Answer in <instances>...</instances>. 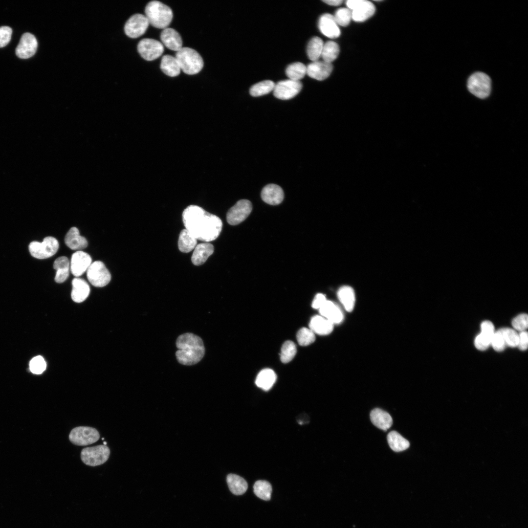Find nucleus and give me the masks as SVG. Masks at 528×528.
<instances>
[{"mask_svg":"<svg viewBox=\"0 0 528 528\" xmlns=\"http://www.w3.org/2000/svg\"><path fill=\"white\" fill-rule=\"evenodd\" d=\"M512 325L517 330L520 331H525L527 329L528 325V315L525 313L518 315L512 321Z\"/></svg>","mask_w":528,"mask_h":528,"instance_id":"nucleus-46","label":"nucleus"},{"mask_svg":"<svg viewBox=\"0 0 528 528\" xmlns=\"http://www.w3.org/2000/svg\"><path fill=\"white\" fill-rule=\"evenodd\" d=\"M252 206L247 199H241L228 210L226 219L232 225H237L244 220L251 212Z\"/></svg>","mask_w":528,"mask_h":528,"instance_id":"nucleus-12","label":"nucleus"},{"mask_svg":"<svg viewBox=\"0 0 528 528\" xmlns=\"http://www.w3.org/2000/svg\"><path fill=\"white\" fill-rule=\"evenodd\" d=\"M149 24L146 17L141 14L132 15L126 22L125 33L131 38H137L144 34Z\"/></svg>","mask_w":528,"mask_h":528,"instance_id":"nucleus-14","label":"nucleus"},{"mask_svg":"<svg viewBox=\"0 0 528 528\" xmlns=\"http://www.w3.org/2000/svg\"><path fill=\"white\" fill-rule=\"evenodd\" d=\"M528 335L526 331H521L519 334V342L518 346L521 351H525L528 348Z\"/></svg>","mask_w":528,"mask_h":528,"instance_id":"nucleus-48","label":"nucleus"},{"mask_svg":"<svg viewBox=\"0 0 528 528\" xmlns=\"http://www.w3.org/2000/svg\"><path fill=\"white\" fill-rule=\"evenodd\" d=\"M306 68V74L308 76L319 81H322L330 75L333 66L331 63L317 60L309 64Z\"/></svg>","mask_w":528,"mask_h":528,"instance_id":"nucleus-17","label":"nucleus"},{"mask_svg":"<svg viewBox=\"0 0 528 528\" xmlns=\"http://www.w3.org/2000/svg\"><path fill=\"white\" fill-rule=\"evenodd\" d=\"M275 85V83L270 80L263 81L252 86L250 89L249 93L253 97L267 94L273 90Z\"/></svg>","mask_w":528,"mask_h":528,"instance_id":"nucleus-38","label":"nucleus"},{"mask_svg":"<svg viewBox=\"0 0 528 528\" xmlns=\"http://www.w3.org/2000/svg\"><path fill=\"white\" fill-rule=\"evenodd\" d=\"M306 66L301 62L291 64L286 68V73L289 79L300 81L306 74Z\"/></svg>","mask_w":528,"mask_h":528,"instance_id":"nucleus-37","label":"nucleus"},{"mask_svg":"<svg viewBox=\"0 0 528 528\" xmlns=\"http://www.w3.org/2000/svg\"><path fill=\"white\" fill-rule=\"evenodd\" d=\"M145 13L149 24L161 29L167 28L173 17L172 9L168 6L157 0L149 2L145 7Z\"/></svg>","mask_w":528,"mask_h":528,"instance_id":"nucleus-3","label":"nucleus"},{"mask_svg":"<svg viewBox=\"0 0 528 528\" xmlns=\"http://www.w3.org/2000/svg\"><path fill=\"white\" fill-rule=\"evenodd\" d=\"M160 68L163 73L170 77H176L178 75L181 70L176 57L168 54L162 57Z\"/></svg>","mask_w":528,"mask_h":528,"instance_id":"nucleus-28","label":"nucleus"},{"mask_svg":"<svg viewBox=\"0 0 528 528\" xmlns=\"http://www.w3.org/2000/svg\"><path fill=\"white\" fill-rule=\"evenodd\" d=\"M197 244V239L187 229L182 230L179 234L178 247L183 253H188L195 249Z\"/></svg>","mask_w":528,"mask_h":528,"instance_id":"nucleus-32","label":"nucleus"},{"mask_svg":"<svg viewBox=\"0 0 528 528\" xmlns=\"http://www.w3.org/2000/svg\"><path fill=\"white\" fill-rule=\"evenodd\" d=\"M31 372L34 374H41L46 367V364L44 358L41 356H37L33 358L29 363Z\"/></svg>","mask_w":528,"mask_h":528,"instance_id":"nucleus-44","label":"nucleus"},{"mask_svg":"<svg viewBox=\"0 0 528 528\" xmlns=\"http://www.w3.org/2000/svg\"><path fill=\"white\" fill-rule=\"evenodd\" d=\"M297 339L300 345L306 346L314 342L315 333L310 329L302 328L297 332Z\"/></svg>","mask_w":528,"mask_h":528,"instance_id":"nucleus-40","label":"nucleus"},{"mask_svg":"<svg viewBox=\"0 0 528 528\" xmlns=\"http://www.w3.org/2000/svg\"><path fill=\"white\" fill-rule=\"evenodd\" d=\"M65 242L70 249L78 251L85 249L88 244L86 239L80 235L79 230L75 227H71L67 232Z\"/></svg>","mask_w":528,"mask_h":528,"instance_id":"nucleus-22","label":"nucleus"},{"mask_svg":"<svg viewBox=\"0 0 528 528\" xmlns=\"http://www.w3.org/2000/svg\"><path fill=\"white\" fill-rule=\"evenodd\" d=\"M110 455V450L106 445H99L83 449L81 458L86 465L95 466L104 463Z\"/></svg>","mask_w":528,"mask_h":528,"instance_id":"nucleus-6","label":"nucleus"},{"mask_svg":"<svg viewBox=\"0 0 528 528\" xmlns=\"http://www.w3.org/2000/svg\"><path fill=\"white\" fill-rule=\"evenodd\" d=\"M469 91L476 97H487L491 91V80L486 74L478 72L472 74L467 81Z\"/></svg>","mask_w":528,"mask_h":528,"instance_id":"nucleus-7","label":"nucleus"},{"mask_svg":"<svg viewBox=\"0 0 528 528\" xmlns=\"http://www.w3.org/2000/svg\"><path fill=\"white\" fill-rule=\"evenodd\" d=\"M100 438L99 433L97 429L88 426H78L75 427L70 431L69 439L73 444L85 446L96 442Z\"/></svg>","mask_w":528,"mask_h":528,"instance_id":"nucleus-8","label":"nucleus"},{"mask_svg":"<svg viewBox=\"0 0 528 528\" xmlns=\"http://www.w3.org/2000/svg\"><path fill=\"white\" fill-rule=\"evenodd\" d=\"M261 198L267 204L275 205L281 203L284 198L282 188L275 184H269L264 186L261 192Z\"/></svg>","mask_w":528,"mask_h":528,"instance_id":"nucleus-19","label":"nucleus"},{"mask_svg":"<svg viewBox=\"0 0 528 528\" xmlns=\"http://www.w3.org/2000/svg\"><path fill=\"white\" fill-rule=\"evenodd\" d=\"M309 329L319 335H328L333 329V324L321 315L313 316L309 323Z\"/></svg>","mask_w":528,"mask_h":528,"instance_id":"nucleus-26","label":"nucleus"},{"mask_svg":"<svg viewBox=\"0 0 528 528\" xmlns=\"http://www.w3.org/2000/svg\"><path fill=\"white\" fill-rule=\"evenodd\" d=\"M253 490L258 498L264 501L270 499L272 489L268 482L265 480L256 481L253 486Z\"/></svg>","mask_w":528,"mask_h":528,"instance_id":"nucleus-36","label":"nucleus"},{"mask_svg":"<svg viewBox=\"0 0 528 528\" xmlns=\"http://www.w3.org/2000/svg\"><path fill=\"white\" fill-rule=\"evenodd\" d=\"M296 347L291 341H286L283 345L280 353V359L284 363L290 362L296 353Z\"/></svg>","mask_w":528,"mask_h":528,"instance_id":"nucleus-39","label":"nucleus"},{"mask_svg":"<svg viewBox=\"0 0 528 528\" xmlns=\"http://www.w3.org/2000/svg\"><path fill=\"white\" fill-rule=\"evenodd\" d=\"M323 1L331 6H338L343 2L342 0H326Z\"/></svg>","mask_w":528,"mask_h":528,"instance_id":"nucleus-50","label":"nucleus"},{"mask_svg":"<svg viewBox=\"0 0 528 528\" xmlns=\"http://www.w3.org/2000/svg\"><path fill=\"white\" fill-rule=\"evenodd\" d=\"M53 268L56 270L55 282L57 283L64 282L69 274L70 262L68 258L65 256L57 258L54 262Z\"/></svg>","mask_w":528,"mask_h":528,"instance_id":"nucleus-27","label":"nucleus"},{"mask_svg":"<svg viewBox=\"0 0 528 528\" xmlns=\"http://www.w3.org/2000/svg\"><path fill=\"white\" fill-rule=\"evenodd\" d=\"M177 350L176 356L178 362L183 365L191 366L199 362L205 354V347L198 336L187 332L180 335L176 342Z\"/></svg>","mask_w":528,"mask_h":528,"instance_id":"nucleus-2","label":"nucleus"},{"mask_svg":"<svg viewBox=\"0 0 528 528\" xmlns=\"http://www.w3.org/2000/svg\"><path fill=\"white\" fill-rule=\"evenodd\" d=\"M227 483L230 491L236 495L244 494L248 488L246 481L241 476L230 474L226 478Z\"/></svg>","mask_w":528,"mask_h":528,"instance_id":"nucleus-31","label":"nucleus"},{"mask_svg":"<svg viewBox=\"0 0 528 528\" xmlns=\"http://www.w3.org/2000/svg\"><path fill=\"white\" fill-rule=\"evenodd\" d=\"M339 52L338 44L335 42L330 41L324 44L321 56L323 61L331 63L337 58Z\"/></svg>","mask_w":528,"mask_h":528,"instance_id":"nucleus-35","label":"nucleus"},{"mask_svg":"<svg viewBox=\"0 0 528 528\" xmlns=\"http://www.w3.org/2000/svg\"><path fill=\"white\" fill-rule=\"evenodd\" d=\"M500 330L503 335L506 345L510 347L518 346L519 334L515 330L508 328H502Z\"/></svg>","mask_w":528,"mask_h":528,"instance_id":"nucleus-43","label":"nucleus"},{"mask_svg":"<svg viewBox=\"0 0 528 528\" xmlns=\"http://www.w3.org/2000/svg\"><path fill=\"white\" fill-rule=\"evenodd\" d=\"M92 262L91 257L81 250L74 253L71 258L70 269L76 277L81 276L88 270Z\"/></svg>","mask_w":528,"mask_h":528,"instance_id":"nucleus-16","label":"nucleus"},{"mask_svg":"<svg viewBox=\"0 0 528 528\" xmlns=\"http://www.w3.org/2000/svg\"><path fill=\"white\" fill-rule=\"evenodd\" d=\"M327 301L325 296L322 293H318L315 296L312 307L315 309H319Z\"/></svg>","mask_w":528,"mask_h":528,"instance_id":"nucleus-49","label":"nucleus"},{"mask_svg":"<svg viewBox=\"0 0 528 528\" xmlns=\"http://www.w3.org/2000/svg\"><path fill=\"white\" fill-rule=\"evenodd\" d=\"M337 296L346 311L351 312L353 309L355 302V293L351 286L341 287L338 291Z\"/></svg>","mask_w":528,"mask_h":528,"instance_id":"nucleus-29","label":"nucleus"},{"mask_svg":"<svg viewBox=\"0 0 528 528\" xmlns=\"http://www.w3.org/2000/svg\"><path fill=\"white\" fill-rule=\"evenodd\" d=\"M494 333L481 331V333L476 336L475 339L474 344L476 348L480 351H484L487 349L491 344V340Z\"/></svg>","mask_w":528,"mask_h":528,"instance_id":"nucleus-41","label":"nucleus"},{"mask_svg":"<svg viewBox=\"0 0 528 528\" xmlns=\"http://www.w3.org/2000/svg\"><path fill=\"white\" fill-rule=\"evenodd\" d=\"M59 242L53 237H46L42 242L33 241L30 242L28 249L30 254L34 258L44 259L54 255L59 249Z\"/></svg>","mask_w":528,"mask_h":528,"instance_id":"nucleus-5","label":"nucleus"},{"mask_svg":"<svg viewBox=\"0 0 528 528\" xmlns=\"http://www.w3.org/2000/svg\"><path fill=\"white\" fill-rule=\"evenodd\" d=\"M137 50L140 56L147 61L159 58L164 52L163 44L154 39H143L138 44Z\"/></svg>","mask_w":528,"mask_h":528,"instance_id":"nucleus-11","label":"nucleus"},{"mask_svg":"<svg viewBox=\"0 0 528 528\" xmlns=\"http://www.w3.org/2000/svg\"><path fill=\"white\" fill-rule=\"evenodd\" d=\"M38 42L35 37L30 33L23 34L16 47V54L22 59H27L33 56L36 52Z\"/></svg>","mask_w":528,"mask_h":528,"instance_id":"nucleus-15","label":"nucleus"},{"mask_svg":"<svg viewBox=\"0 0 528 528\" xmlns=\"http://www.w3.org/2000/svg\"><path fill=\"white\" fill-rule=\"evenodd\" d=\"M72 289L71 298L76 303H81L85 301L90 292V288L87 282L84 279L76 277L72 281Z\"/></svg>","mask_w":528,"mask_h":528,"instance_id":"nucleus-23","label":"nucleus"},{"mask_svg":"<svg viewBox=\"0 0 528 528\" xmlns=\"http://www.w3.org/2000/svg\"><path fill=\"white\" fill-rule=\"evenodd\" d=\"M346 5L352 11V19L356 22H364L374 13L375 6L372 2L367 0H348Z\"/></svg>","mask_w":528,"mask_h":528,"instance_id":"nucleus-9","label":"nucleus"},{"mask_svg":"<svg viewBox=\"0 0 528 528\" xmlns=\"http://www.w3.org/2000/svg\"><path fill=\"white\" fill-rule=\"evenodd\" d=\"M103 444H104V445H106V444H107V442H106V441H104V443H103Z\"/></svg>","mask_w":528,"mask_h":528,"instance_id":"nucleus-51","label":"nucleus"},{"mask_svg":"<svg viewBox=\"0 0 528 528\" xmlns=\"http://www.w3.org/2000/svg\"><path fill=\"white\" fill-rule=\"evenodd\" d=\"M182 220L186 229L197 240L205 242L215 240L222 228L220 218L195 205L184 210Z\"/></svg>","mask_w":528,"mask_h":528,"instance_id":"nucleus-1","label":"nucleus"},{"mask_svg":"<svg viewBox=\"0 0 528 528\" xmlns=\"http://www.w3.org/2000/svg\"><path fill=\"white\" fill-rule=\"evenodd\" d=\"M175 57L178 61L181 70L188 75L198 73L203 66V61L199 54L195 50L182 47L176 52Z\"/></svg>","mask_w":528,"mask_h":528,"instance_id":"nucleus-4","label":"nucleus"},{"mask_svg":"<svg viewBox=\"0 0 528 528\" xmlns=\"http://www.w3.org/2000/svg\"><path fill=\"white\" fill-rule=\"evenodd\" d=\"M318 27L321 32L330 39L338 38L340 30L333 15L326 13L321 15L318 21Z\"/></svg>","mask_w":528,"mask_h":528,"instance_id":"nucleus-18","label":"nucleus"},{"mask_svg":"<svg viewBox=\"0 0 528 528\" xmlns=\"http://www.w3.org/2000/svg\"><path fill=\"white\" fill-rule=\"evenodd\" d=\"M387 441L390 448L396 452L405 450L410 446L409 442L395 431L389 433Z\"/></svg>","mask_w":528,"mask_h":528,"instance_id":"nucleus-33","label":"nucleus"},{"mask_svg":"<svg viewBox=\"0 0 528 528\" xmlns=\"http://www.w3.org/2000/svg\"><path fill=\"white\" fill-rule=\"evenodd\" d=\"M88 280L94 286L101 287L107 285L111 280V275L104 264L96 261L91 264L87 270Z\"/></svg>","mask_w":528,"mask_h":528,"instance_id":"nucleus-10","label":"nucleus"},{"mask_svg":"<svg viewBox=\"0 0 528 528\" xmlns=\"http://www.w3.org/2000/svg\"><path fill=\"white\" fill-rule=\"evenodd\" d=\"M277 376L271 369H265L258 374L255 383L256 385L264 391L269 390L276 380Z\"/></svg>","mask_w":528,"mask_h":528,"instance_id":"nucleus-30","label":"nucleus"},{"mask_svg":"<svg viewBox=\"0 0 528 528\" xmlns=\"http://www.w3.org/2000/svg\"><path fill=\"white\" fill-rule=\"evenodd\" d=\"M214 252L213 245L208 242H202L196 245L193 253L191 261L195 265L203 264Z\"/></svg>","mask_w":528,"mask_h":528,"instance_id":"nucleus-24","label":"nucleus"},{"mask_svg":"<svg viewBox=\"0 0 528 528\" xmlns=\"http://www.w3.org/2000/svg\"><path fill=\"white\" fill-rule=\"evenodd\" d=\"M370 418L374 425L384 431L389 429L393 424V419L390 415L379 408L374 409L371 412Z\"/></svg>","mask_w":528,"mask_h":528,"instance_id":"nucleus-25","label":"nucleus"},{"mask_svg":"<svg viewBox=\"0 0 528 528\" xmlns=\"http://www.w3.org/2000/svg\"><path fill=\"white\" fill-rule=\"evenodd\" d=\"M491 344L496 351L502 352L505 349L506 343L500 329L494 333Z\"/></svg>","mask_w":528,"mask_h":528,"instance_id":"nucleus-45","label":"nucleus"},{"mask_svg":"<svg viewBox=\"0 0 528 528\" xmlns=\"http://www.w3.org/2000/svg\"><path fill=\"white\" fill-rule=\"evenodd\" d=\"M302 88L300 81L287 79L281 81L275 85L273 94L277 98L288 100L297 95Z\"/></svg>","mask_w":528,"mask_h":528,"instance_id":"nucleus-13","label":"nucleus"},{"mask_svg":"<svg viewBox=\"0 0 528 528\" xmlns=\"http://www.w3.org/2000/svg\"><path fill=\"white\" fill-rule=\"evenodd\" d=\"M320 315L325 317L333 325L339 324L344 319V315L340 308L332 301L327 300L319 309Z\"/></svg>","mask_w":528,"mask_h":528,"instance_id":"nucleus-20","label":"nucleus"},{"mask_svg":"<svg viewBox=\"0 0 528 528\" xmlns=\"http://www.w3.org/2000/svg\"><path fill=\"white\" fill-rule=\"evenodd\" d=\"M333 17L338 25L346 26L352 19V11L348 8H341L336 11Z\"/></svg>","mask_w":528,"mask_h":528,"instance_id":"nucleus-42","label":"nucleus"},{"mask_svg":"<svg viewBox=\"0 0 528 528\" xmlns=\"http://www.w3.org/2000/svg\"><path fill=\"white\" fill-rule=\"evenodd\" d=\"M324 43L318 37H314L309 41L307 48V53L308 58L313 61L318 60L321 57Z\"/></svg>","mask_w":528,"mask_h":528,"instance_id":"nucleus-34","label":"nucleus"},{"mask_svg":"<svg viewBox=\"0 0 528 528\" xmlns=\"http://www.w3.org/2000/svg\"><path fill=\"white\" fill-rule=\"evenodd\" d=\"M160 39L164 45L170 50L177 52L183 47L180 35L173 28L164 29L161 33Z\"/></svg>","mask_w":528,"mask_h":528,"instance_id":"nucleus-21","label":"nucleus"},{"mask_svg":"<svg viewBox=\"0 0 528 528\" xmlns=\"http://www.w3.org/2000/svg\"><path fill=\"white\" fill-rule=\"evenodd\" d=\"M12 29L6 26L0 27V47L6 46L11 39Z\"/></svg>","mask_w":528,"mask_h":528,"instance_id":"nucleus-47","label":"nucleus"}]
</instances>
